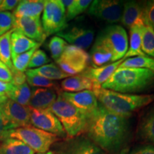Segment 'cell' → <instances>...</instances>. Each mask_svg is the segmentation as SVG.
Instances as JSON below:
<instances>
[{"label":"cell","mask_w":154,"mask_h":154,"mask_svg":"<svg viewBox=\"0 0 154 154\" xmlns=\"http://www.w3.org/2000/svg\"><path fill=\"white\" fill-rule=\"evenodd\" d=\"M130 117L111 112L99 103L88 119L85 134L108 154H122L129 141Z\"/></svg>","instance_id":"1"},{"label":"cell","mask_w":154,"mask_h":154,"mask_svg":"<svg viewBox=\"0 0 154 154\" xmlns=\"http://www.w3.org/2000/svg\"><path fill=\"white\" fill-rule=\"evenodd\" d=\"M154 87V72L142 68L119 67L101 88L124 94L138 93Z\"/></svg>","instance_id":"2"},{"label":"cell","mask_w":154,"mask_h":154,"mask_svg":"<svg viewBox=\"0 0 154 154\" xmlns=\"http://www.w3.org/2000/svg\"><path fill=\"white\" fill-rule=\"evenodd\" d=\"M98 101L107 110L117 114L131 116L132 113L154 101V94H124L101 87L92 90Z\"/></svg>","instance_id":"3"},{"label":"cell","mask_w":154,"mask_h":154,"mask_svg":"<svg viewBox=\"0 0 154 154\" xmlns=\"http://www.w3.org/2000/svg\"><path fill=\"white\" fill-rule=\"evenodd\" d=\"M61 122L68 138L85 134L89 118L72 103L58 94L54 103L49 108Z\"/></svg>","instance_id":"4"},{"label":"cell","mask_w":154,"mask_h":154,"mask_svg":"<svg viewBox=\"0 0 154 154\" xmlns=\"http://www.w3.org/2000/svg\"><path fill=\"white\" fill-rule=\"evenodd\" d=\"M7 138H14L21 140L38 153L49 151L53 144L60 140L55 135L44 131L32 125L10 130L7 133Z\"/></svg>","instance_id":"5"},{"label":"cell","mask_w":154,"mask_h":154,"mask_svg":"<svg viewBox=\"0 0 154 154\" xmlns=\"http://www.w3.org/2000/svg\"><path fill=\"white\" fill-rule=\"evenodd\" d=\"M113 55V62L123 59L128 49V37L123 26L113 24L100 32L96 40Z\"/></svg>","instance_id":"6"},{"label":"cell","mask_w":154,"mask_h":154,"mask_svg":"<svg viewBox=\"0 0 154 154\" xmlns=\"http://www.w3.org/2000/svg\"><path fill=\"white\" fill-rule=\"evenodd\" d=\"M42 24L47 36L59 33L67 27L66 9L61 0L45 1Z\"/></svg>","instance_id":"7"},{"label":"cell","mask_w":154,"mask_h":154,"mask_svg":"<svg viewBox=\"0 0 154 154\" xmlns=\"http://www.w3.org/2000/svg\"><path fill=\"white\" fill-rule=\"evenodd\" d=\"M51 149L55 154H108L84 135L60 139Z\"/></svg>","instance_id":"8"},{"label":"cell","mask_w":154,"mask_h":154,"mask_svg":"<svg viewBox=\"0 0 154 154\" xmlns=\"http://www.w3.org/2000/svg\"><path fill=\"white\" fill-rule=\"evenodd\" d=\"M89 55L85 50L68 44L61 57L56 61L59 68L69 76H75L87 68Z\"/></svg>","instance_id":"9"},{"label":"cell","mask_w":154,"mask_h":154,"mask_svg":"<svg viewBox=\"0 0 154 154\" xmlns=\"http://www.w3.org/2000/svg\"><path fill=\"white\" fill-rule=\"evenodd\" d=\"M30 122L32 126L55 135L60 139L67 138L61 122L49 109H34L30 108Z\"/></svg>","instance_id":"10"},{"label":"cell","mask_w":154,"mask_h":154,"mask_svg":"<svg viewBox=\"0 0 154 154\" xmlns=\"http://www.w3.org/2000/svg\"><path fill=\"white\" fill-rule=\"evenodd\" d=\"M124 3L117 0H95L88 7V14L110 24L120 22Z\"/></svg>","instance_id":"11"},{"label":"cell","mask_w":154,"mask_h":154,"mask_svg":"<svg viewBox=\"0 0 154 154\" xmlns=\"http://www.w3.org/2000/svg\"><path fill=\"white\" fill-rule=\"evenodd\" d=\"M58 94L79 110L85 113L88 118L92 116L99 109V103L92 90H86L76 93L59 91Z\"/></svg>","instance_id":"12"},{"label":"cell","mask_w":154,"mask_h":154,"mask_svg":"<svg viewBox=\"0 0 154 154\" xmlns=\"http://www.w3.org/2000/svg\"><path fill=\"white\" fill-rule=\"evenodd\" d=\"M0 111L14 129L31 125L29 106H22L8 99L0 106Z\"/></svg>","instance_id":"13"},{"label":"cell","mask_w":154,"mask_h":154,"mask_svg":"<svg viewBox=\"0 0 154 154\" xmlns=\"http://www.w3.org/2000/svg\"><path fill=\"white\" fill-rule=\"evenodd\" d=\"M66 42L74 47L85 50L91 45L94 38V32L90 29L74 26L57 34Z\"/></svg>","instance_id":"14"},{"label":"cell","mask_w":154,"mask_h":154,"mask_svg":"<svg viewBox=\"0 0 154 154\" xmlns=\"http://www.w3.org/2000/svg\"><path fill=\"white\" fill-rule=\"evenodd\" d=\"M13 29L18 30L26 37L34 40L37 43L42 44L47 37L44 32L40 18L14 17Z\"/></svg>","instance_id":"15"},{"label":"cell","mask_w":154,"mask_h":154,"mask_svg":"<svg viewBox=\"0 0 154 154\" xmlns=\"http://www.w3.org/2000/svg\"><path fill=\"white\" fill-rule=\"evenodd\" d=\"M125 59H123L120 60L109 63L105 66L94 68V67H88L82 72L83 76L89 79L93 82L94 88H100L106 81L110 78L113 72L119 68L121 63Z\"/></svg>","instance_id":"16"},{"label":"cell","mask_w":154,"mask_h":154,"mask_svg":"<svg viewBox=\"0 0 154 154\" xmlns=\"http://www.w3.org/2000/svg\"><path fill=\"white\" fill-rule=\"evenodd\" d=\"M58 97V93L53 88H34L28 106L34 109H47L54 103Z\"/></svg>","instance_id":"17"},{"label":"cell","mask_w":154,"mask_h":154,"mask_svg":"<svg viewBox=\"0 0 154 154\" xmlns=\"http://www.w3.org/2000/svg\"><path fill=\"white\" fill-rule=\"evenodd\" d=\"M143 21L135 23L129 28V41H128V51L124 56V59L136 57H146V54L141 49L142 32L144 27Z\"/></svg>","instance_id":"18"},{"label":"cell","mask_w":154,"mask_h":154,"mask_svg":"<svg viewBox=\"0 0 154 154\" xmlns=\"http://www.w3.org/2000/svg\"><path fill=\"white\" fill-rule=\"evenodd\" d=\"M144 2L127 1L124 3L121 22L124 26L129 29L135 23L143 21Z\"/></svg>","instance_id":"19"},{"label":"cell","mask_w":154,"mask_h":154,"mask_svg":"<svg viewBox=\"0 0 154 154\" xmlns=\"http://www.w3.org/2000/svg\"><path fill=\"white\" fill-rule=\"evenodd\" d=\"M44 3L45 1L42 0L19 1L12 14L15 18H19V17L40 18L44 10Z\"/></svg>","instance_id":"20"},{"label":"cell","mask_w":154,"mask_h":154,"mask_svg":"<svg viewBox=\"0 0 154 154\" xmlns=\"http://www.w3.org/2000/svg\"><path fill=\"white\" fill-rule=\"evenodd\" d=\"M137 137L143 143L154 145V106L140 119L137 128Z\"/></svg>","instance_id":"21"},{"label":"cell","mask_w":154,"mask_h":154,"mask_svg":"<svg viewBox=\"0 0 154 154\" xmlns=\"http://www.w3.org/2000/svg\"><path fill=\"white\" fill-rule=\"evenodd\" d=\"M41 43L26 37L18 30L12 29L11 34V58L29 51L33 48L41 46Z\"/></svg>","instance_id":"22"},{"label":"cell","mask_w":154,"mask_h":154,"mask_svg":"<svg viewBox=\"0 0 154 154\" xmlns=\"http://www.w3.org/2000/svg\"><path fill=\"white\" fill-rule=\"evenodd\" d=\"M61 89L65 92L76 93L86 90H93L94 84L89 79L82 74L71 76L61 83Z\"/></svg>","instance_id":"23"},{"label":"cell","mask_w":154,"mask_h":154,"mask_svg":"<svg viewBox=\"0 0 154 154\" xmlns=\"http://www.w3.org/2000/svg\"><path fill=\"white\" fill-rule=\"evenodd\" d=\"M33 150L17 138H7L0 142V154H34Z\"/></svg>","instance_id":"24"},{"label":"cell","mask_w":154,"mask_h":154,"mask_svg":"<svg viewBox=\"0 0 154 154\" xmlns=\"http://www.w3.org/2000/svg\"><path fill=\"white\" fill-rule=\"evenodd\" d=\"M89 59H91L94 68H97L109 64L112 61L113 55L102 44L95 41L90 51Z\"/></svg>","instance_id":"25"},{"label":"cell","mask_w":154,"mask_h":154,"mask_svg":"<svg viewBox=\"0 0 154 154\" xmlns=\"http://www.w3.org/2000/svg\"><path fill=\"white\" fill-rule=\"evenodd\" d=\"M32 90L27 83L20 86H14L7 94V97L14 102L22 106H28Z\"/></svg>","instance_id":"26"},{"label":"cell","mask_w":154,"mask_h":154,"mask_svg":"<svg viewBox=\"0 0 154 154\" xmlns=\"http://www.w3.org/2000/svg\"><path fill=\"white\" fill-rule=\"evenodd\" d=\"M32 70L36 74L51 81L65 79L71 76L63 72L59 66L53 63H48L39 68L32 69Z\"/></svg>","instance_id":"27"},{"label":"cell","mask_w":154,"mask_h":154,"mask_svg":"<svg viewBox=\"0 0 154 154\" xmlns=\"http://www.w3.org/2000/svg\"><path fill=\"white\" fill-rule=\"evenodd\" d=\"M12 29L0 36V60L11 70L14 66L11 61V34Z\"/></svg>","instance_id":"28"},{"label":"cell","mask_w":154,"mask_h":154,"mask_svg":"<svg viewBox=\"0 0 154 154\" xmlns=\"http://www.w3.org/2000/svg\"><path fill=\"white\" fill-rule=\"evenodd\" d=\"M25 74L28 84L33 87L53 88L54 90L58 89V85L55 82L36 74L32 69H27L25 72Z\"/></svg>","instance_id":"29"},{"label":"cell","mask_w":154,"mask_h":154,"mask_svg":"<svg viewBox=\"0 0 154 154\" xmlns=\"http://www.w3.org/2000/svg\"><path fill=\"white\" fill-rule=\"evenodd\" d=\"M119 67L146 69L154 72V58L148 56L128 58L125 59Z\"/></svg>","instance_id":"30"},{"label":"cell","mask_w":154,"mask_h":154,"mask_svg":"<svg viewBox=\"0 0 154 154\" xmlns=\"http://www.w3.org/2000/svg\"><path fill=\"white\" fill-rule=\"evenodd\" d=\"M141 49L148 57L154 58V28L145 24L142 32Z\"/></svg>","instance_id":"31"},{"label":"cell","mask_w":154,"mask_h":154,"mask_svg":"<svg viewBox=\"0 0 154 154\" xmlns=\"http://www.w3.org/2000/svg\"><path fill=\"white\" fill-rule=\"evenodd\" d=\"M92 2L91 0H73L72 5L66 9L67 22L87 10Z\"/></svg>","instance_id":"32"},{"label":"cell","mask_w":154,"mask_h":154,"mask_svg":"<svg viewBox=\"0 0 154 154\" xmlns=\"http://www.w3.org/2000/svg\"><path fill=\"white\" fill-rule=\"evenodd\" d=\"M40 46L33 48L29 51H26V52L16 56V57L11 58V61H12L13 66L15 69H17L19 72H25L27 70L29 63L31 58H32L33 54L35 52L36 50L38 49Z\"/></svg>","instance_id":"33"},{"label":"cell","mask_w":154,"mask_h":154,"mask_svg":"<svg viewBox=\"0 0 154 154\" xmlns=\"http://www.w3.org/2000/svg\"><path fill=\"white\" fill-rule=\"evenodd\" d=\"M68 43L62 38L58 36H54L53 37H51L48 44V48L51 53V57L55 61H57L62 55Z\"/></svg>","instance_id":"34"},{"label":"cell","mask_w":154,"mask_h":154,"mask_svg":"<svg viewBox=\"0 0 154 154\" xmlns=\"http://www.w3.org/2000/svg\"><path fill=\"white\" fill-rule=\"evenodd\" d=\"M50 62L49 58L47 57L43 50L37 49L35 52L33 54L32 58H31L29 63L28 68L29 69H38L39 67L43 66L44 65L48 64Z\"/></svg>","instance_id":"35"},{"label":"cell","mask_w":154,"mask_h":154,"mask_svg":"<svg viewBox=\"0 0 154 154\" xmlns=\"http://www.w3.org/2000/svg\"><path fill=\"white\" fill-rule=\"evenodd\" d=\"M14 17L10 11L0 12V36L13 29Z\"/></svg>","instance_id":"36"},{"label":"cell","mask_w":154,"mask_h":154,"mask_svg":"<svg viewBox=\"0 0 154 154\" xmlns=\"http://www.w3.org/2000/svg\"><path fill=\"white\" fill-rule=\"evenodd\" d=\"M143 22L154 28V0L144 2Z\"/></svg>","instance_id":"37"},{"label":"cell","mask_w":154,"mask_h":154,"mask_svg":"<svg viewBox=\"0 0 154 154\" xmlns=\"http://www.w3.org/2000/svg\"><path fill=\"white\" fill-rule=\"evenodd\" d=\"M12 129H14L12 126L0 111V142L7 138V133Z\"/></svg>","instance_id":"38"},{"label":"cell","mask_w":154,"mask_h":154,"mask_svg":"<svg viewBox=\"0 0 154 154\" xmlns=\"http://www.w3.org/2000/svg\"><path fill=\"white\" fill-rule=\"evenodd\" d=\"M0 81L6 83L12 82V74L10 69L7 65L0 60Z\"/></svg>","instance_id":"39"},{"label":"cell","mask_w":154,"mask_h":154,"mask_svg":"<svg viewBox=\"0 0 154 154\" xmlns=\"http://www.w3.org/2000/svg\"><path fill=\"white\" fill-rule=\"evenodd\" d=\"M12 74V82L11 84L14 86H20L26 83V76L25 72H19L17 69L13 68L11 70Z\"/></svg>","instance_id":"40"},{"label":"cell","mask_w":154,"mask_h":154,"mask_svg":"<svg viewBox=\"0 0 154 154\" xmlns=\"http://www.w3.org/2000/svg\"><path fill=\"white\" fill-rule=\"evenodd\" d=\"M19 2L18 0H4L0 4V12L14 10Z\"/></svg>","instance_id":"41"},{"label":"cell","mask_w":154,"mask_h":154,"mask_svg":"<svg viewBox=\"0 0 154 154\" xmlns=\"http://www.w3.org/2000/svg\"><path fill=\"white\" fill-rule=\"evenodd\" d=\"M128 154H154V146L151 145L140 146L136 148Z\"/></svg>","instance_id":"42"},{"label":"cell","mask_w":154,"mask_h":154,"mask_svg":"<svg viewBox=\"0 0 154 154\" xmlns=\"http://www.w3.org/2000/svg\"><path fill=\"white\" fill-rule=\"evenodd\" d=\"M13 85L10 83H6L0 81V96H6L12 88Z\"/></svg>","instance_id":"43"},{"label":"cell","mask_w":154,"mask_h":154,"mask_svg":"<svg viewBox=\"0 0 154 154\" xmlns=\"http://www.w3.org/2000/svg\"><path fill=\"white\" fill-rule=\"evenodd\" d=\"M7 99H8V98L6 96H0V106L3 103H5Z\"/></svg>","instance_id":"44"},{"label":"cell","mask_w":154,"mask_h":154,"mask_svg":"<svg viewBox=\"0 0 154 154\" xmlns=\"http://www.w3.org/2000/svg\"><path fill=\"white\" fill-rule=\"evenodd\" d=\"M37 154H55V153H53L52 151H49L47 152V153H37Z\"/></svg>","instance_id":"45"},{"label":"cell","mask_w":154,"mask_h":154,"mask_svg":"<svg viewBox=\"0 0 154 154\" xmlns=\"http://www.w3.org/2000/svg\"><path fill=\"white\" fill-rule=\"evenodd\" d=\"M2 0H0V4L2 3Z\"/></svg>","instance_id":"46"}]
</instances>
